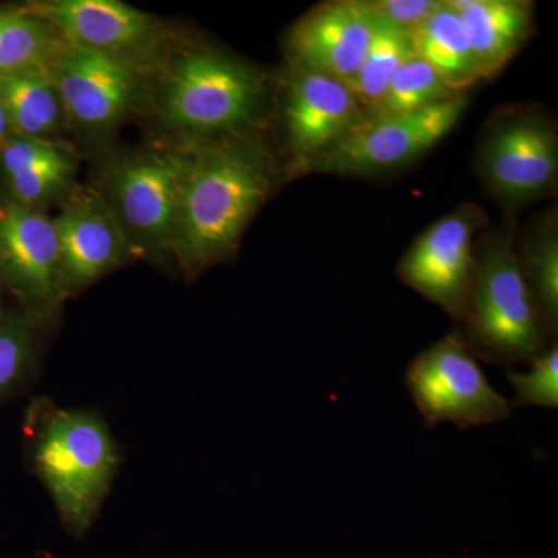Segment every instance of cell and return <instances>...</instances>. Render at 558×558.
Masks as SVG:
<instances>
[{"label": "cell", "instance_id": "6da1fadb", "mask_svg": "<svg viewBox=\"0 0 558 558\" xmlns=\"http://www.w3.org/2000/svg\"><path fill=\"white\" fill-rule=\"evenodd\" d=\"M193 146L170 241V255L186 278L236 253L277 182L275 161L255 135Z\"/></svg>", "mask_w": 558, "mask_h": 558}, {"label": "cell", "instance_id": "7a4b0ae2", "mask_svg": "<svg viewBox=\"0 0 558 558\" xmlns=\"http://www.w3.org/2000/svg\"><path fill=\"white\" fill-rule=\"evenodd\" d=\"M24 454L64 531L83 538L100 517L120 469L119 444L106 418L97 410L33 400L24 418Z\"/></svg>", "mask_w": 558, "mask_h": 558}, {"label": "cell", "instance_id": "3957f363", "mask_svg": "<svg viewBox=\"0 0 558 558\" xmlns=\"http://www.w3.org/2000/svg\"><path fill=\"white\" fill-rule=\"evenodd\" d=\"M157 116L185 145L253 137L269 102V76L215 47H180L157 75Z\"/></svg>", "mask_w": 558, "mask_h": 558}, {"label": "cell", "instance_id": "277c9868", "mask_svg": "<svg viewBox=\"0 0 558 558\" xmlns=\"http://www.w3.org/2000/svg\"><path fill=\"white\" fill-rule=\"evenodd\" d=\"M462 325L472 354L494 365H531L553 347L509 231L484 238Z\"/></svg>", "mask_w": 558, "mask_h": 558}, {"label": "cell", "instance_id": "5b68a950", "mask_svg": "<svg viewBox=\"0 0 558 558\" xmlns=\"http://www.w3.org/2000/svg\"><path fill=\"white\" fill-rule=\"evenodd\" d=\"M194 146L117 154L98 172L94 190L121 231L131 259L170 255L180 189Z\"/></svg>", "mask_w": 558, "mask_h": 558}, {"label": "cell", "instance_id": "8992f818", "mask_svg": "<svg viewBox=\"0 0 558 558\" xmlns=\"http://www.w3.org/2000/svg\"><path fill=\"white\" fill-rule=\"evenodd\" d=\"M405 387L428 429L487 427L510 417L509 400L492 387L459 330L413 359Z\"/></svg>", "mask_w": 558, "mask_h": 558}, {"label": "cell", "instance_id": "52a82bcc", "mask_svg": "<svg viewBox=\"0 0 558 558\" xmlns=\"http://www.w3.org/2000/svg\"><path fill=\"white\" fill-rule=\"evenodd\" d=\"M27 7L70 46L128 62L153 76L178 50L163 22L117 0H44Z\"/></svg>", "mask_w": 558, "mask_h": 558}, {"label": "cell", "instance_id": "ba28073f", "mask_svg": "<svg viewBox=\"0 0 558 558\" xmlns=\"http://www.w3.org/2000/svg\"><path fill=\"white\" fill-rule=\"evenodd\" d=\"M468 106V95L461 94L407 116L363 120L347 137L311 160L301 174L373 175L405 167L442 142Z\"/></svg>", "mask_w": 558, "mask_h": 558}, {"label": "cell", "instance_id": "9c48e42d", "mask_svg": "<svg viewBox=\"0 0 558 558\" xmlns=\"http://www.w3.org/2000/svg\"><path fill=\"white\" fill-rule=\"evenodd\" d=\"M49 72L68 126L94 138L112 134L145 100L154 76L128 62L64 43Z\"/></svg>", "mask_w": 558, "mask_h": 558}, {"label": "cell", "instance_id": "30bf717a", "mask_svg": "<svg viewBox=\"0 0 558 558\" xmlns=\"http://www.w3.org/2000/svg\"><path fill=\"white\" fill-rule=\"evenodd\" d=\"M481 178L502 204L521 205L553 190L558 172V135L553 120L515 110L492 121L478 149Z\"/></svg>", "mask_w": 558, "mask_h": 558}, {"label": "cell", "instance_id": "8fae6325", "mask_svg": "<svg viewBox=\"0 0 558 558\" xmlns=\"http://www.w3.org/2000/svg\"><path fill=\"white\" fill-rule=\"evenodd\" d=\"M0 266L16 306L54 328L65 295L53 218L0 201Z\"/></svg>", "mask_w": 558, "mask_h": 558}, {"label": "cell", "instance_id": "7c38bea8", "mask_svg": "<svg viewBox=\"0 0 558 558\" xmlns=\"http://www.w3.org/2000/svg\"><path fill=\"white\" fill-rule=\"evenodd\" d=\"M486 215L472 204L429 226L407 250L398 266L400 281L462 322L468 311L476 255L473 234Z\"/></svg>", "mask_w": 558, "mask_h": 558}, {"label": "cell", "instance_id": "4fadbf2b", "mask_svg": "<svg viewBox=\"0 0 558 558\" xmlns=\"http://www.w3.org/2000/svg\"><path fill=\"white\" fill-rule=\"evenodd\" d=\"M282 98L292 170L332 148L365 119V110L347 83L314 70L290 65Z\"/></svg>", "mask_w": 558, "mask_h": 558}, {"label": "cell", "instance_id": "5bb4252c", "mask_svg": "<svg viewBox=\"0 0 558 558\" xmlns=\"http://www.w3.org/2000/svg\"><path fill=\"white\" fill-rule=\"evenodd\" d=\"M53 218L65 300L131 260L112 215L94 189L76 185Z\"/></svg>", "mask_w": 558, "mask_h": 558}, {"label": "cell", "instance_id": "9a60e30c", "mask_svg": "<svg viewBox=\"0 0 558 558\" xmlns=\"http://www.w3.org/2000/svg\"><path fill=\"white\" fill-rule=\"evenodd\" d=\"M374 14L365 2H329L315 7L292 28L286 49L290 65L351 83L365 60Z\"/></svg>", "mask_w": 558, "mask_h": 558}, {"label": "cell", "instance_id": "2e32d148", "mask_svg": "<svg viewBox=\"0 0 558 558\" xmlns=\"http://www.w3.org/2000/svg\"><path fill=\"white\" fill-rule=\"evenodd\" d=\"M76 168L61 143L11 134L0 149V201L44 211L75 189Z\"/></svg>", "mask_w": 558, "mask_h": 558}, {"label": "cell", "instance_id": "e0dca14e", "mask_svg": "<svg viewBox=\"0 0 558 558\" xmlns=\"http://www.w3.org/2000/svg\"><path fill=\"white\" fill-rule=\"evenodd\" d=\"M475 58L481 80L501 72L527 43L534 3L523 0H450Z\"/></svg>", "mask_w": 558, "mask_h": 558}, {"label": "cell", "instance_id": "ac0fdd59", "mask_svg": "<svg viewBox=\"0 0 558 558\" xmlns=\"http://www.w3.org/2000/svg\"><path fill=\"white\" fill-rule=\"evenodd\" d=\"M0 105L11 134L20 137L57 142L54 138L68 126L49 69L0 75Z\"/></svg>", "mask_w": 558, "mask_h": 558}, {"label": "cell", "instance_id": "d6986e66", "mask_svg": "<svg viewBox=\"0 0 558 558\" xmlns=\"http://www.w3.org/2000/svg\"><path fill=\"white\" fill-rule=\"evenodd\" d=\"M410 35L414 54L427 62L451 90L468 94L470 87L483 81L470 49L468 33L450 0L440 2L435 13Z\"/></svg>", "mask_w": 558, "mask_h": 558}, {"label": "cell", "instance_id": "ffe728a7", "mask_svg": "<svg viewBox=\"0 0 558 558\" xmlns=\"http://www.w3.org/2000/svg\"><path fill=\"white\" fill-rule=\"evenodd\" d=\"M53 329L20 306H0V405L38 380L47 333Z\"/></svg>", "mask_w": 558, "mask_h": 558}, {"label": "cell", "instance_id": "44dd1931", "mask_svg": "<svg viewBox=\"0 0 558 558\" xmlns=\"http://www.w3.org/2000/svg\"><path fill=\"white\" fill-rule=\"evenodd\" d=\"M64 39L28 7L0 9V75L49 69Z\"/></svg>", "mask_w": 558, "mask_h": 558}, {"label": "cell", "instance_id": "7402d4cb", "mask_svg": "<svg viewBox=\"0 0 558 558\" xmlns=\"http://www.w3.org/2000/svg\"><path fill=\"white\" fill-rule=\"evenodd\" d=\"M413 57L410 33L374 14L369 49L357 75L348 84L365 113L379 105L396 73Z\"/></svg>", "mask_w": 558, "mask_h": 558}, {"label": "cell", "instance_id": "603a6c76", "mask_svg": "<svg viewBox=\"0 0 558 558\" xmlns=\"http://www.w3.org/2000/svg\"><path fill=\"white\" fill-rule=\"evenodd\" d=\"M457 95L461 94L451 90L427 62L414 54L396 73L379 105L366 112L363 120L407 116V113L417 112L428 106L450 100Z\"/></svg>", "mask_w": 558, "mask_h": 558}, {"label": "cell", "instance_id": "cb8c5ba5", "mask_svg": "<svg viewBox=\"0 0 558 558\" xmlns=\"http://www.w3.org/2000/svg\"><path fill=\"white\" fill-rule=\"evenodd\" d=\"M521 270L532 299L537 304L550 339L558 329V236L556 222L549 220L537 231L519 256Z\"/></svg>", "mask_w": 558, "mask_h": 558}, {"label": "cell", "instance_id": "d4e9b609", "mask_svg": "<svg viewBox=\"0 0 558 558\" xmlns=\"http://www.w3.org/2000/svg\"><path fill=\"white\" fill-rule=\"evenodd\" d=\"M508 380L515 389V399L510 405L515 409L538 407V409H558V347L554 343L531 363L526 374L508 371Z\"/></svg>", "mask_w": 558, "mask_h": 558}, {"label": "cell", "instance_id": "484cf974", "mask_svg": "<svg viewBox=\"0 0 558 558\" xmlns=\"http://www.w3.org/2000/svg\"><path fill=\"white\" fill-rule=\"evenodd\" d=\"M371 13L409 33L428 20L440 5L438 0H373L365 2Z\"/></svg>", "mask_w": 558, "mask_h": 558}, {"label": "cell", "instance_id": "4316f807", "mask_svg": "<svg viewBox=\"0 0 558 558\" xmlns=\"http://www.w3.org/2000/svg\"><path fill=\"white\" fill-rule=\"evenodd\" d=\"M11 135L9 120H7L5 110L0 105V149L5 145L7 140Z\"/></svg>", "mask_w": 558, "mask_h": 558}, {"label": "cell", "instance_id": "83f0119b", "mask_svg": "<svg viewBox=\"0 0 558 558\" xmlns=\"http://www.w3.org/2000/svg\"><path fill=\"white\" fill-rule=\"evenodd\" d=\"M5 281H3L2 266H0V296L5 295Z\"/></svg>", "mask_w": 558, "mask_h": 558}]
</instances>
